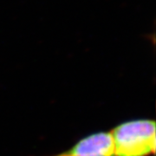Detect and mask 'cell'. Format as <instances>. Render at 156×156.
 I'll return each instance as SVG.
<instances>
[{
	"instance_id": "6da1fadb",
	"label": "cell",
	"mask_w": 156,
	"mask_h": 156,
	"mask_svg": "<svg viewBox=\"0 0 156 156\" xmlns=\"http://www.w3.org/2000/svg\"><path fill=\"white\" fill-rule=\"evenodd\" d=\"M115 156H147L155 152V122H126L111 132Z\"/></svg>"
},
{
	"instance_id": "7a4b0ae2",
	"label": "cell",
	"mask_w": 156,
	"mask_h": 156,
	"mask_svg": "<svg viewBox=\"0 0 156 156\" xmlns=\"http://www.w3.org/2000/svg\"><path fill=\"white\" fill-rule=\"evenodd\" d=\"M111 133L98 132L84 137L69 150L56 156H114Z\"/></svg>"
}]
</instances>
